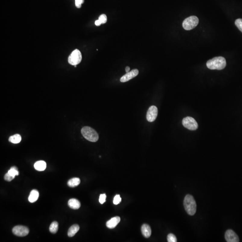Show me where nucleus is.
I'll list each match as a JSON object with an SVG mask.
<instances>
[{
    "instance_id": "f257e3e1",
    "label": "nucleus",
    "mask_w": 242,
    "mask_h": 242,
    "mask_svg": "<svg viewBox=\"0 0 242 242\" xmlns=\"http://www.w3.org/2000/svg\"><path fill=\"white\" fill-rule=\"evenodd\" d=\"M206 65L209 69L221 70L226 66V60L222 57H215L208 61Z\"/></svg>"
},
{
    "instance_id": "f03ea898",
    "label": "nucleus",
    "mask_w": 242,
    "mask_h": 242,
    "mask_svg": "<svg viewBox=\"0 0 242 242\" xmlns=\"http://www.w3.org/2000/svg\"><path fill=\"white\" fill-rule=\"evenodd\" d=\"M184 206L187 213L193 216L196 211V204L194 197L191 195H187L184 200Z\"/></svg>"
},
{
    "instance_id": "7ed1b4c3",
    "label": "nucleus",
    "mask_w": 242,
    "mask_h": 242,
    "mask_svg": "<svg viewBox=\"0 0 242 242\" xmlns=\"http://www.w3.org/2000/svg\"><path fill=\"white\" fill-rule=\"evenodd\" d=\"M83 136L87 140L96 142L99 139V135L96 131L91 127H84L81 129Z\"/></svg>"
},
{
    "instance_id": "20e7f679",
    "label": "nucleus",
    "mask_w": 242,
    "mask_h": 242,
    "mask_svg": "<svg viewBox=\"0 0 242 242\" xmlns=\"http://www.w3.org/2000/svg\"><path fill=\"white\" fill-rule=\"evenodd\" d=\"M199 24V19L196 16H191L186 18L183 23V27L186 30L195 28Z\"/></svg>"
},
{
    "instance_id": "39448f33",
    "label": "nucleus",
    "mask_w": 242,
    "mask_h": 242,
    "mask_svg": "<svg viewBox=\"0 0 242 242\" xmlns=\"http://www.w3.org/2000/svg\"><path fill=\"white\" fill-rule=\"evenodd\" d=\"M82 59V56L80 50L75 49L72 52L69 57V63L73 66H76L80 63Z\"/></svg>"
},
{
    "instance_id": "423d86ee",
    "label": "nucleus",
    "mask_w": 242,
    "mask_h": 242,
    "mask_svg": "<svg viewBox=\"0 0 242 242\" xmlns=\"http://www.w3.org/2000/svg\"><path fill=\"white\" fill-rule=\"evenodd\" d=\"M182 124L185 127L190 130H196L198 127L197 122L194 118L190 117L184 118L182 121Z\"/></svg>"
},
{
    "instance_id": "0eeeda50",
    "label": "nucleus",
    "mask_w": 242,
    "mask_h": 242,
    "mask_svg": "<svg viewBox=\"0 0 242 242\" xmlns=\"http://www.w3.org/2000/svg\"><path fill=\"white\" fill-rule=\"evenodd\" d=\"M14 234L19 237L26 236L29 232V229L23 225H17L14 227L12 230Z\"/></svg>"
},
{
    "instance_id": "6e6552de",
    "label": "nucleus",
    "mask_w": 242,
    "mask_h": 242,
    "mask_svg": "<svg viewBox=\"0 0 242 242\" xmlns=\"http://www.w3.org/2000/svg\"><path fill=\"white\" fill-rule=\"evenodd\" d=\"M158 115V109L155 106L150 107L147 111L146 118L149 122H153L156 120Z\"/></svg>"
},
{
    "instance_id": "1a4fd4ad",
    "label": "nucleus",
    "mask_w": 242,
    "mask_h": 242,
    "mask_svg": "<svg viewBox=\"0 0 242 242\" xmlns=\"http://www.w3.org/2000/svg\"><path fill=\"white\" fill-rule=\"evenodd\" d=\"M139 71L137 69H133L127 73L126 74L122 76L120 79V81L122 83L126 82L130 80L137 76L139 74Z\"/></svg>"
},
{
    "instance_id": "9d476101",
    "label": "nucleus",
    "mask_w": 242,
    "mask_h": 242,
    "mask_svg": "<svg viewBox=\"0 0 242 242\" xmlns=\"http://www.w3.org/2000/svg\"><path fill=\"white\" fill-rule=\"evenodd\" d=\"M225 239L227 242H239V237L232 230H228L225 233Z\"/></svg>"
},
{
    "instance_id": "9b49d317",
    "label": "nucleus",
    "mask_w": 242,
    "mask_h": 242,
    "mask_svg": "<svg viewBox=\"0 0 242 242\" xmlns=\"http://www.w3.org/2000/svg\"><path fill=\"white\" fill-rule=\"evenodd\" d=\"M120 220L119 217H114L106 222V225L109 229H114L120 222Z\"/></svg>"
},
{
    "instance_id": "f8f14e48",
    "label": "nucleus",
    "mask_w": 242,
    "mask_h": 242,
    "mask_svg": "<svg viewBox=\"0 0 242 242\" xmlns=\"http://www.w3.org/2000/svg\"><path fill=\"white\" fill-rule=\"evenodd\" d=\"M141 232L145 238H148L151 235L152 231L149 225L144 224L141 226Z\"/></svg>"
},
{
    "instance_id": "ddd939ff",
    "label": "nucleus",
    "mask_w": 242,
    "mask_h": 242,
    "mask_svg": "<svg viewBox=\"0 0 242 242\" xmlns=\"http://www.w3.org/2000/svg\"><path fill=\"white\" fill-rule=\"evenodd\" d=\"M68 204L70 208L74 209H78L81 206L80 201L76 199H71L69 200Z\"/></svg>"
},
{
    "instance_id": "4468645a",
    "label": "nucleus",
    "mask_w": 242,
    "mask_h": 242,
    "mask_svg": "<svg viewBox=\"0 0 242 242\" xmlns=\"http://www.w3.org/2000/svg\"><path fill=\"white\" fill-rule=\"evenodd\" d=\"M34 166L35 169L37 171H42L46 170V163L45 161H38L35 163Z\"/></svg>"
},
{
    "instance_id": "2eb2a0df",
    "label": "nucleus",
    "mask_w": 242,
    "mask_h": 242,
    "mask_svg": "<svg viewBox=\"0 0 242 242\" xmlns=\"http://www.w3.org/2000/svg\"><path fill=\"white\" fill-rule=\"evenodd\" d=\"M39 194L38 191L36 190H33L30 192V195L28 197V200L31 203H34L36 202L38 199Z\"/></svg>"
},
{
    "instance_id": "dca6fc26",
    "label": "nucleus",
    "mask_w": 242,
    "mask_h": 242,
    "mask_svg": "<svg viewBox=\"0 0 242 242\" xmlns=\"http://www.w3.org/2000/svg\"><path fill=\"white\" fill-rule=\"evenodd\" d=\"M79 230H80V226L79 225L74 224V225H72L69 229L68 231V235L69 237H73L77 233Z\"/></svg>"
},
{
    "instance_id": "f3484780",
    "label": "nucleus",
    "mask_w": 242,
    "mask_h": 242,
    "mask_svg": "<svg viewBox=\"0 0 242 242\" xmlns=\"http://www.w3.org/2000/svg\"><path fill=\"white\" fill-rule=\"evenodd\" d=\"M80 183V180L78 178H74L69 180L68 183V185L71 187H74L78 186Z\"/></svg>"
},
{
    "instance_id": "a211bd4d",
    "label": "nucleus",
    "mask_w": 242,
    "mask_h": 242,
    "mask_svg": "<svg viewBox=\"0 0 242 242\" xmlns=\"http://www.w3.org/2000/svg\"><path fill=\"white\" fill-rule=\"evenodd\" d=\"M22 138L19 134H15L14 136H11L9 139V141L12 143H18L21 142Z\"/></svg>"
},
{
    "instance_id": "6ab92c4d",
    "label": "nucleus",
    "mask_w": 242,
    "mask_h": 242,
    "mask_svg": "<svg viewBox=\"0 0 242 242\" xmlns=\"http://www.w3.org/2000/svg\"><path fill=\"white\" fill-rule=\"evenodd\" d=\"M58 229V224L57 222H53L49 227V231L52 234H55L57 232Z\"/></svg>"
},
{
    "instance_id": "aec40b11",
    "label": "nucleus",
    "mask_w": 242,
    "mask_h": 242,
    "mask_svg": "<svg viewBox=\"0 0 242 242\" xmlns=\"http://www.w3.org/2000/svg\"><path fill=\"white\" fill-rule=\"evenodd\" d=\"M8 173L14 177L19 174V172H18L17 167H14V166L12 167L11 169L8 171Z\"/></svg>"
},
{
    "instance_id": "412c9836",
    "label": "nucleus",
    "mask_w": 242,
    "mask_h": 242,
    "mask_svg": "<svg viewBox=\"0 0 242 242\" xmlns=\"http://www.w3.org/2000/svg\"><path fill=\"white\" fill-rule=\"evenodd\" d=\"M167 241L168 242H177L176 237L173 234H169L167 236Z\"/></svg>"
},
{
    "instance_id": "4be33fe9",
    "label": "nucleus",
    "mask_w": 242,
    "mask_h": 242,
    "mask_svg": "<svg viewBox=\"0 0 242 242\" xmlns=\"http://www.w3.org/2000/svg\"><path fill=\"white\" fill-rule=\"evenodd\" d=\"M235 24L242 33V19L239 18L236 19L235 21Z\"/></svg>"
},
{
    "instance_id": "5701e85b",
    "label": "nucleus",
    "mask_w": 242,
    "mask_h": 242,
    "mask_svg": "<svg viewBox=\"0 0 242 242\" xmlns=\"http://www.w3.org/2000/svg\"><path fill=\"white\" fill-rule=\"evenodd\" d=\"M121 199L120 197V195H117L115 196L114 197V200H113V203L115 205H117L119 204L120 202H121Z\"/></svg>"
},
{
    "instance_id": "b1692460",
    "label": "nucleus",
    "mask_w": 242,
    "mask_h": 242,
    "mask_svg": "<svg viewBox=\"0 0 242 242\" xmlns=\"http://www.w3.org/2000/svg\"><path fill=\"white\" fill-rule=\"evenodd\" d=\"M99 20H100L102 24H105L107 21V17L105 14H102L99 16Z\"/></svg>"
},
{
    "instance_id": "393cba45",
    "label": "nucleus",
    "mask_w": 242,
    "mask_h": 242,
    "mask_svg": "<svg viewBox=\"0 0 242 242\" xmlns=\"http://www.w3.org/2000/svg\"><path fill=\"white\" fill-rule=\"evenodd\" d=\"M14 177L13 176H12L10 174H9V173H7L5 174V175L4 176V179L5 181H8V182H10V181H12L14 178Z\"/></svg>"
},
{
    "instance_id": "a878e982",
    "label": "nucleus",
    "mask_w": 242,
    "mask_h": 242,
    "mask_svg": "<svg viewBox=\"0 0 242 242\" xmlns=\"http://www.w3.org/2000/svg\"><path fill=\"white\" fill-rule=\"evenodd\" d=\"M106 198V196L105 194H101L100 196V197H99V202L101 204H103L105 202Z\"/></svg>"
},
{
    "instance_id": "bb28decb",
    "label": "nucleus",
    "mask_w": 242,
    "mask_h": 242,
    "mask_svg": "<svg viewBox=\"0 0 242 242\" xmlns=\"http://www.w3.org/2000/svg\"><path fill=\"white\" fill-rule=\"evenodd\" d=\"M84 2V0H75V6L77 8H80Z\"/></svg>"
},
{
    "instance_id": "cd10ccee",
    "label": "nucleus",
    "mask_w": 242,
    "mask_h": 242,
    "mask_svg": "<svg viewBox=\"0 0 242 242\" xmlns=\"http://www.w3.org/2000/svg\"><path fill=\"white\" fill-rule=\"evenodd\" d=\"M95 25L96 26H99L101 25L102 24V23L100 22V20L98 19V20H96V21H95Z\"/></svg>"
},
{
    "instance_id": "c85d7f7f",
    "label": "nucleus",
    "mask_w": 242,
    "mask_h": 242,
    "mask_svg": "<svg viewBox=\"0 0 242 242\" xmlns=\"http://www.w3.org/2000/svg\"><path fill=\"white\" fill-rule=\"evenodd\" d=\"M130 70V68L129 67H126V68H125V71H126V72L127 73L129 72Z\"/></svg>"
}]
</instances>
